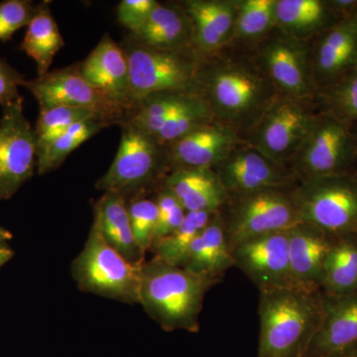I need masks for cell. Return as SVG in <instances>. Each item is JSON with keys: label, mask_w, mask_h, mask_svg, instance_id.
Returning a JSON list of instances; mask_svg holds the SVG:
<instances>
[{"label": "cell", "mask_w": 357, "mask_h": 357, "mask_svg": "<svg viewBox=\"0 0 357 357\" xmlns=\"http://www.w3.org/2000/svg\"><path fill=\"white\" fill-rule=\"evenodd\" d=\"M194 91L210 109L213 119L241 138L277 100L276 88L253 57L203 56Z\"/></svg>", "instance_id": "1"}, {"label": "cell", "mask_w": 357, "mask_h": 357, "mask_svg": "<svg viewBox=\"0 0 357 357\" xmlns=\"http://www.w3.org/2000/svg\"><path fill=\"white\" fill-rule=\"evenodd\" d=\"M257 357H304L323 319L321 291L280 288L260 292Z\"/></svg>", "instance_id": "2"}, {"label": "cell", "mask_w": 357, "mask_h": 357, "mask_svg": "<svg viewBox=\"0 0 357 357\" xmlns=\"http://www.w3.org/2000/svg\"><path fill=\"white\" fill-rule=\"evenodd\" d=\"M211 282L154 257L141 267L139 304L166 332L198 333Z\"/></svg>", "instance_id": "3"}, {"label": "cell", "mask_w": 357, "mask_h": 357, "mask_svg": "<svg viewBox=\"0 0 357 357\" xmlns=\"http://www.w3.org/2000/svg\"><path fill=\"white\" fill-rule=\"evenodd\" d=\"M296 185L229 195L220 215L231 250L244 241L285 231L300 222Z\"/></svg>", "instance_id": "4"}, {"label": "cell", "mask_w": 357, "mask_h": 357, "mask_svg": "<svg viewBox=\"0 0 357 357\" xmlns=\"http://www.w3.org/2000/svg\"><path fill=\"white\" fill-rule=\"evenodd\" d=\"M141 266L128 261L102 236L93 218L88 239L72 264V275L83 292L139 304Z\"/></svg>", "instance_id": "5"}, {"label": "cell", "mask_w": 357, "mask_h": 357, "mask_svg": "<svg viewBox=\"0 0 357 357\" xmlns=\"http://www.w3.org/2000/svg\"><path fill=\"white\" fill-rule=\"evenodd\" d=\"M129 67L131 109L143 98L169 91H194L203 55L195 48L167 50L134 43L121 44Z\"/></svg>", "instance_id": "6"}, {"label": "cell", "mask_w": 357, "mask_h": 357, "mask_svg": "<svg viewBox=\"0 0 357 357\" xmlns=\"http://www.w3.org/2000/svg\"><path fill=\"white\" fill-rule=\"evenodd\" d=\"M121 144L107 172L96 182L100 191L114 192L124 198L140 197L148 188L162 185L169 174L166 145L128 123L121 124Z\"/></svg>", "instance_id": "7"}, {"label": "cell", "mask_w": 357, "mask_h": 357, "mask_svg": "<svg viewBox=\"0 0 357 357\" xmlns=\"http://www.w3.org/2000/svg\"><path fill=\"white\" fill-rule=\"evenodd\" d=\"M300 222L335 238L357 236L356 174L309 178L295 188Z\"/></svg>", "instance_id": "8"}, {"label": "cell", "mask_w": 357, "mask_h": 357, "mask_svg": "<svg viewBox=\"0 0 357 357\" xmlns=\"http://www.w3.org/2000/svg\"><path fill=\"white\" fill-rule=\"evenodd\" d=\"M319 114L314 100L281 96L244 135L243 141L272 161L290 166Z\"/></svg>", "instance_id": "9"}, {"label": "cell", "mask_w": 357, "mask_h": 357, "mask_svg": "<svg viewBox=\"0 0 357 357\" xmlns=\"http://www.w3.org/2000/svg\"><path fill=\"white\" fill-rule=\"evenodd\" d=\"M356 161V142L351 124L321 112L290 168L301 182L354 174Z\"/></svg>", "instance_id": "10"}, {"label": "cell", "mask_w": 357, "mask_h": 357, "mask_svg": "<svg viewBox=\"0 0 357 357\" xmlns=\"http://www.w3.org/2000/svg\"><path fill=\"white\" fill-rule=\"evenodd\" d=\"M253 58L282 96L314 100L317 89L307 42L293 38L275 26L256 43Z\"/></svg>", "instance_id": "11"}, {"label": "cell", "mask_w": 357, "mask_h": 357, "mask_svg": "<svg viewBox=\"0 0 357 357\" xmlns=\"http://www.w3.org/2000/svg\"><path fill=\"white\" fill-rule=\"evenodd\" d=\"M25 88L36 98L39 109L70 107L89 109L121 124L129 109L112 102L100 89L89 84L79 70V63L49 70L46 75L27 81Z\"/></svg>", "instance_id": "12"}, {"label": "cell", "mask_w": 357, "mask_h": 357, "mask_svg": "<svg viewBox=\"0 0 357 357\" xmlns=\"http://www.w3.org/2000/svg\"><path fill=\"white\" fill-rule=\"evenodd\" d=\"M36 168V137L21 98L2 107L0 117V201L13 198Z\"/></svg>", "instance_id": "13"}, {"label": "cell", "mask_w": 357, "mask_h": 357, "mask_svg": "<svg viewBox=\"0 0 357 357\" xmlns=\"http://www.w3.org/2000/svg\"><path fill=\"white\" fill-rule=\"evenodd\" d=\"M231 251L234 267L239 268L260 292L296 288L289 260L288 230L255 237Z\"/></svg>", "instance_id": "14"}, {"label": "cell", "mask_w": 357, "mask_h": 357, "mask_svg": "<svg viewBox=\"0 0 357 357\" xmlns=\"http://www.w3.org/2000/svg\"><path fill=\"white\" fill-rule=\"evenodd\" d=\"M213 171L229 195L290 187L298 183L290 166L272 161L244 141Z\"/></svg>", "instance_id": "15"}, {"label": "cell", "mask_w": 357, "mask_h": 357, "mask_svg": "<svg viewBox=\"0 0 357 357\" xmlns=\"http://www.w3.org/2000/svg\"><path fill=\"white\" fill-rule=\"evenodd\" d=\"M357 64V10L317 37L311 50L317 91L335 84Z\"/></svg>", "instance_id": "16"}, {"label": "cell", "mask_w": 357, "mask_h": 357, "mask_svg": "<svg viewBox=\"0 0 357 357\" xmlns=\"http://www.w3.org/2000/svg\"><path fill=\"white\" fill-rule=\"evenodd\" d=\"M243 140L218 122L206 124L166 145L169 173L185 169H213Z\"/></svg>", "instance_id": "17"}, {"label": "cell", "mask_w": 357, "mask_h": 357, "mask_svg": "<svg viewBox=\"0 0 357 357\" xmlns=\"http://www.w3.org/2000/svg\"><path fill=\"white\" fill-rule=\"evenodd\" d=\"M337 239L305 222L288 229L289 260L296 288L321 291L324 264Z\"/></svg>", "instance_id": "18"}, {"label": "cell", "mask_w": 357, "mask_h": 357, "mask_svg": "<svg viewBox=\"0 0 357 357\" xmlns=\"http://www.w3.org/2000/svg\"><path fill=\"white\" fill-rule=\"evenodd\" d=\"M180 4L191 20L192 46L201 55H213L229 43L239 1L185 0Z\"/></svg>", "instance_id": "19"}, {"label": "cell", "mask_w": 357, "mask_h": 357, "mask_svg": "<svg viewBox=\"0 0 357 357\" xmlns=\"http://www.w3.org/2000/svg\"><path fill=\"white\" fill-rule=\"evenodd\" d=\"M84 79L112 102L131 109L129 102V67L126 53L109 34L100 39L83 62L79 63Z\"/></svg>", "instance_id": "20"}, {"label": "cell", "mask_w": 357, "mask_h": 357, "mask_svg": "<svg viewBox=\"0 0 357 357\" xmlns=\"http://www.w3.org/2000/svg\"><path fill=\"white\" fill-rule=\"evenodd\" d=\"M323 297V319L304 357H326L357 342V293Z\"/></svg>", "instance_id": "21"}, {"label": "cell", "mask_w": 357, "mask_h": 357, "mask_svg": "<svg viewBox=\"0 0 357 357\" xmlns=\"http://www.w3.org/2000/svg\"><path fill=\"white\" fill-rule=\"evenodd\" d=\"M161 185L172 192L187 213H218L229 197L213 169L172 171Z\"/></svg>", "instance_id": "22"}, {"label": "cell", "mask_w": 357, "mask_h": 357, "mask_svg": "<svg viewBox=\"0 0 357 357\" xmlns=\"http://www.w3.org/2000/svg\"><path fill=\"white\" fill-rule=\"evenodd\" d=\"M126 39L167 50L194 48L191 20L181 4L158 2L144 24Z\"/></svg>", "instance_id": "23"}, {"label": "cell", "mask_w": 357, "mask_h": 357, "mask_svg": "<svg viewBox=\"0 0 357 357\" xmlns=\"http://www.w3.org/2000/svg\"><path fill=\"white\" fill-rule=\"evenodd\" d=\"M182 267L213 285L222 280L229 268L234 267V256L220 211L195 239Z\"/></svg>", "instance_id": "24"}, {"label": "cell", "mask_w": 357, "mask_h": 357, "mask_svg": "<svg viewBox=\"0 0 357 357\" xmlns=\"http://www.w3.org/2000/svg\"><path fill=\"white\" fill-rule=\"evenodd\" d=\"M275 26L303 42L318 37L342 20L331 1L277 0Z\"/></svg>", "instance_id": "25"}, {"label": "cell", "mask_w": 357, "mask_h": 357, "mask_svg": "<svg viewBox=\"0 0 357 357\" xmlns=\"http://www.w3.org/2000/svg\"><path fill=\"white\" fill-rule=\"evenodd\" d=\"M93 218L100 225L107 243L128 261L141 266L145 253L134 236L128 213V204L121 194L103 192L93 206Z\"/></svg>", "instance_id": "26"}, {"label": "cell", "mask_w": 357, "mask_h": 357, "mask_svg": "<svg viewBox=\"0 0 357 357\" xmlns=\"http://www.w3.org/2000/svg\"><path fill=\"white\" fill-rule=\"evenodd\" d=\"M50 4L51 1L45 0L36 6V13L28 24L21 43V49L36 63L38 77L49 72L54 58L65 46Z\"/></svg>", "instance_id": "27"}, {"label": "cell", "mask_w": 357, "mask_h": 357, "mask_svg": "<svg viewBox=\"0 0 357 357\" xmlns=\"http://www.w3.org/2000/svg\"><path fill=\"white\" fill-rule=\"evenodd\" d=\"M194 95V91H169L148 96L133 105L121 124H130L154 137Z\"/></svg>", "instance_id": "28"}, {"label": "cell", "mask_w": 357, "mask_h": 357, "mask_svg": "<svg viewBox=\"0 0 357 357\" xmlns=\"http://www.w3.org/2000/svg\"><path fill=\"white\" fill-rule=\"evenodd\" d=\"M321 292L328 296L357 293L356 237L337 238L326 256L321 275Z\"/></svg>", "instance_id": "29"}, {"label": "cell", "mask_w": 357, "mask_h": 357, "mask_svg": "<svg viewBox=\"0 0 357 357\" xmlns=\"http://www.w3.org/2000/svg\"><path fill=\"white\" fill-rule=\"evenodd\" d=\"M112 124L114 122L105 117L95 116L70 126L37 155V172L44 175L55 171L77 148Z\"/></svg>", "instance_id": "30"}, {"label": "cell", "mask_w": 357, "mask_h": 357, "mask_svg": "<svg viewBox=\"0 0 357 357\" xmlns=\"http://www.w3.org/2000/svg\"><path fill=\"white\" fill-rule=\"evenodd\" d=\"M217 213L189 211L173 234L152 246L154 257L162 261L182 267L195 239L206 229Z\"/></svg>", "instance_id": "31"}, {"label": "cell", "mask_w": 357, "mask_h": 357, "mask_svg": "<svg viewBox=\"0 0 357 357\" xmlns=\"http://www.w3.org/2000/svg\"><path fill=\"white\" fill-rule=\"evenodd\" d=\"M277 0H243L239 1L236 23L230 41L258 43L275 27Z\"/></svg>", "instance_id": "32"}, {"label": "cell", "mask_w": 357, "mask_h": 357, "mask_svg": "<svg viewBox=\"0 0 357 357\" xmlns=\"http://www.w3.org/2000/svg\"><path fill=\"white\" fill-rule=\"evenodd\" d=\"M314 103L321 114L340 121L357 122V64L335 84L319 89Z\"/></svg>", "instance_id": "33"}, {"label": "cell", "mask_w": 357, "mask_h": 357, "mask_svg": "<svg viewBox=\"0 0 357 357\" xmlns=\"http://www.w3.org/2000/svg\"><path fill=\"white\" fill-rule=\"evenodd\" d=\"M39 110L38 119L34 128L37 155L77 122L86 121L91 117L102 116L91 110L63 105Z\"/></svg>", "instance_id": "34"}, {"label": "cell", "mask_w": 357, "mask_h": 357, "mask_svg": "<svg viewBox=\"0 0 357 357\" xmlns=\"http://www.w3.org/2000/svg\"><path fill=\"white\" fill-rule=\"evenodd\" d=\"M211 122H215V119L210 109L195 93L190 102L178 110L153 138L160 144L168 145Z\"/></svg>", "instance_id": "35"}, {"label": "cell", "mask_w": 357, "mask_h": 357, "mask_svg": "<svg viewBox=\"0 0 357 357\" xmlns=\"http://www.w3.org/2000/svg\"><path fill=\"white\" fill-rule=\"evenodd\" d=\"M129 218L134 236L143 252L151 250L158 220L156 202L144 197L131 199L128 204Z\"/></svg>", "instance_id": "36"}, {"label": "cell", "mask_w": 357, "mask_h": 357, "mask_svg": "<svg viewBox=\"0 0 357 357\" xmlns=\"http://www.w3.org/2000/svg\"><path fill=\"white\" fill-rule=\"evenodd\" d=\"M155 202L158 208V220L155 230L153 245L173 234L180 227L187 215V211L183 208L182 204L178 203L177 198L162 185Z\"/></svg>", "instance_id": "37"}, {"label": "cell", "mask_w": 357, "mask_h": 357, "mask_svg": "<svg viewBox=\"0 0 357 357\" xmlns=\"http://www.w3.org/2000/svg\"><path fill=\"white\" fill-rule=\"evenodd\" d=\"M30 0H6L0 3V41L7 42L21 28L27 27L36 13Z\"/></svg>", "instance_id": "38"}, {"label": "cell", "mask_w": 357, "mask_h": 357, "mask_svg": "<svg viewBox=\"0 0 357 357\" xmlns=\"http://www.w3.org/2000/svg\"><path fill=\"white\" fill-rule=\"evenodd\" d=\"M157 3L156 0H122L117 6V20L128 33L137 31Z\"/></svg>", "instance_id": "39"}, {"label": "cell", "mask_w": 357, "mask_h": 357, "mask_svg": "<svg viewBox=\"0 0 357 357\" xmlns=\"http://www.w3.org/2000/svg\"><path fill=\"white\" fill-rule=\"evenodd\" d=\"M26 83L22 74L0 59V107H6L22 98L20 88L25 86Z\"/></svg>", "instance_id": "40"}, {"label": "cell", "mask_w": 357, "mask_h": 357, "mask_svg": "<svg viewBox=\"0 0 357 357\" xmlns=\"http://www.w3.org/2000/svg\"><path fill=\"white\" fill-rule=\"evenodd\" d=\"M13 256V249L7 246L6 243H0V268L6 264Z\"/></svg>", "instance_id": "41"}, {"label": "cell", "mask_w": 357, "mask_h": 357, "mask_svg": "<svg viewBox=\"0 0 357 357\" xmlns=\"http://www.w3.org/2000/svg\"><path fill=\"white\" fill-rule=\"evenodd\" d=\"M326 357H357V342L330 354Z\"/></svg>", "instance_id": "42"}, {"label": "cell", "mask_w": 357, "mask_h": 357, "mask_svg": "<svg viewBox=\"0 0 357 357\" xmlns=\"http://www.w3.org/2000/svg\"><path fill=\"white\" fill-rule=\"evenodd\" d=\"M11 238H13V234L0 225V243H6Z\"/></svg>", "instance_id": "43"}, {"label": "cell", "mask_w": 357, "mask_h": 357, "mask_svg": "<svg viewBox=\"0 0 357 357\" xmlns=\"http://www.w3.org/2000/svg\"><path fill=\"white\" fill-rule=\"evenodd\" d=\"M352 130H354V137H356V168H354V174L357 176V122L356 123L351 124Z\"/></svg>", "instance_id": "44"}]
</instances>
